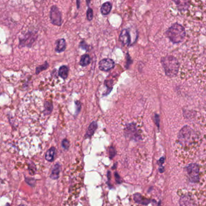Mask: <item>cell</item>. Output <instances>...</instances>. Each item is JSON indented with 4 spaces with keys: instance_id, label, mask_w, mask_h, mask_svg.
<instances>
[{
    "instance_id": "6da1fadb",
    "label": "cell",
    "mask_w": 206,
    "mask_h": 206,
    "mask_svg": "<svg viewBox=\"0 0 206 206\" xmlns=\"http://www.w3.org/2000/svg\"><path fill=\"white\" fill-rule=\"evenodd\" d=\"M161 63L167 76L173 78L177 76L180 64L176 57L172 55H168L162 58Z\"/></svg>"
},
{
    "instance_id": "7a4b0ae2",
    "label": "cell",
    "mask_w": 206,
    "mask_h": 206,
    "mask_svg": "<svg viewBox=\"0 0 206 206\" xmlns=\"http://www.w3.org/2000/svg\"><path fill=\"white\" fill-rule=\"evenodd\" d=\"M179 142L183 146L189 147L192 146L197 140V134L189 126H184L179 132Z\"/></svg>"
},
{
    "instance_id": "3957f363",
    "label": "cell",
    "mask_w": 206,
    "mask_h": 206,
    "mask_svg": "<svg viewBox=\"0 0 206 206\" xmlns=\"http://www.w3.org/2000/svg\"><path fill=\"white\" fill-rule=\"evenodd\" d=\"M166 35L174 44H179L184 38L186 31L183 26L179 23H175L166 30Z\"/></svg>"
},
{
    "instance_id": "277c9868",
    "label": "cell",
    "mask_w": 206,
    "mask_h": 206,
    "mask_svg": "<svg viewBox=\"0 0 206 206\" xmlns=\"http://www.w3.org/2000/svg\"><path fill=\"white\" fill-rule=\"evenodd\" d=\"M188 179L193 183H197L200 180V170L198 165L193 163L189 165L186 168Z\"/></svg>"
},
{
    "instance_id": "5b68a950",
    "label": "cell",
    "mask_w": 206,
    "mask_h": 206,
    "mask_svg": "<svg viewBox=\"0 0 206 206\" xmlns=\"http://www.w3.org/2000/svg\"><path fill=\"white\" fill-rule=\"evenodd\" d=\"M50 19L52 24L55 26H60L62 23L61 12L55 6H52L51 8Z\"/></svg>"
},
{
    "instance_id": "8992f818",
    "label": "cell",
    "mask_w": 206,
    "mask_h": 206,
    "mask_svg": "<svg viewBox=\"0 0 206 206\" xmlns=\"http://www.w3.org/2000/svg\"><path fill=\"white\" fill-rule=\"evenodd\" d=\"M115 62L111 59H104L99 63V68L104 71H109L114 68Z\"/></svg>"
},
{
    "instance_id": "52a82bcc",
    "label": "cell",
    "mask_w": 206,
    "mask_h": 206,
    "mask_svg": "<svg viewBox=\"0 0 206 206\" xmlns=\"http://www.w3.org/2000/svg\"><path fill=\"white\" fill-rule=\"evenodd\" d=\"M119 40L124 45H128L130 44V35L127 29L123 30L119 36Z\"/></svg>"
},
{
    "instance_id": "ba28073f",
    "label": "cell",
    "mask_w": 206,
    "mask_h": 206,
    "mask_svg": "<svg viewBox=\"0 0 206 206\" xmlns=\"http://www.w3.org/2000/svg\"><path fill=\"white\" fill-rule=\"evenodd\" d=\"M55 50L57 53H61L65 51L66 48V41L64 39H59L55 42Z\"/></svg>"
},
{
    "instance_id": "9c48e42d",
    "label": "cell",
    "mask_w": 206,
    "mask_h": 206,
    "mask_svg": "<svg viewBox=\"0 0 206 206\" xmlns=\"http://www.w3.org/2000/svg\"><path fill=\"white\" fill-rule=\"evenodd\" d=\"M36 40V37L34 36V34L32 33H27L26 38L23 40L22 42H21V44H23L24 45H27L28 46L29 44H31L34 40Z\"/></svg>"
},
{
    "instance_id": "30bf717a",
    "label": "cell",
    "mask_w": 206,
    "mask_h": 206,
    "mask_svg": "<svg viewBox=\"0 0 206 206\" xmlns=\"http://www.w3.org/2000/svg\"><path fill=\"white\" fill-rule=\"evenodd\" d=\"M97 128V124H96V122H92L91 124L89 125V128H88V129L86 132V136H85V137L86 138H89L91 137L95 132V130Z\"/></svg>"
},
{
    "instance_id": "8fae6325",
    "label": "cell",
    "mask_w": 206,
    "mask_h": 206,
    "mask_svg": "<svg viewBox=\"0 0 206 206\" xmlns=\"http://www.w3.org/2000/svg\"><path fill=\"white\" fill-rule=\"evenodd\" d=\"M112 8V5L110 2H106L103 4L101 8V12L103 15H107L109 14Z\"/></svg>"
},
{
    "instance_id": "7c38bea8",
    "label": "cell",
    "mask_w": 206,
    "mask_h": 206,
    "mask_svg": "<svg viewBox=\"0 0 206 206\" xmlns=\"http://www.w3.org/2000/svg\"><path fill=\"white\" fill-rule=\"evenodd\" d=\"M174 2L177 4V6L180 11H186L189 7V1H174Z\"/></svg>"
},
{
    "instance_id": "4fadbf2b",
    "label": "cell",
    "mask_w": 206,
    "mask_h": 206,
    "mask_svg": "<svg viewBox=\"0 0 206 206\" xmlns=\"http://www.w3.org/2000/svg\"><path fill=\"white\" fill-rule=\"evenodd\" d=\"M55 148L53 147V148H50L49 150H48V151L46 152V153L45 154V159L47 161L50 162H52V161H53V160L55 158Z\"/></svg>"
},
{
    "instance_id": "5bb4252c",
    "label": "cell",
    "mask_w": 206,
    "mask_h": 206,
    "mask_svg": "<svg viewBox=\"0 0 206 206\" xmlns=\"http://www.w3.org/2000/svg\"><path fill=\"white\" fill-rule=\"evenodd\" d=\"M69 69L67 66L63 65L59 70V76L63 79H65L68 78V76Z\"/></svg>"
},
{
    "instance_id": "9a60e30c",
    "label": "cell",
    "mask_w": 206,
    "mask_h": 206,
    "mask_svg": "<svg viewBox=\"0 0 206 206\" xmlns=\"http://www.w3.org/2000/svg\"><path fill=\"white\" fill-rule=\"evenodd\" d=\"M59 174H60V165L57 164L55 166L54 168L52 170L50 177L51 179H56L59 178Z\"/></svg>"
},
{
    "instance_id": "2e32d148",
    "label": "cell",
    "mask_w": 206,
    "mask_h": 206,
    "mask_svg": "<svg viewBox=\"0 0 206 206\" xmlns=\"http://www.w3.org/2000/svg\"><path fill=\"white\" fill-rule=\"evenodd\" d=\"M91 62V58L89 55H83L80 59V64L82 67H86Z\"/></svg>"
},
{
    "instance_id": "e0dca14e",
    "label": "cell",
    "mask_w": 206,
    "mask_h": 206,
    "mask_svg": "<svg viewBox=\"0 0 206 206\" xmlns=\"http://www.w3.org/2000/svg\"><path fill=\"white\" fill-rule=\"evenodd\" d=\"M134 200L136 202L139 204H147L149 203V201H147L148 200L145 199L143 196H142L140 194L137 193L135 194L134 196Z\"/></svg>"
},
{
    "instance_id": "ac0fdd59",
    "label": "cell",
    "mask_w": 206,
    "mask_h": 206,
    "mask_svg": "<svg viewBox=\"0 0 206 206\" xmlns=\"http://www.w3.org/2000/svg\"><path fill=\"white\" fill-rule=\"evenodd\" d=\"M53 104L50 102H46L45 103V114L48 115L50 114L53 110Z\"/></svg>"
},
{
    "instance_id": "d6986e66",
    "label": "cell",
    "mask_w": 206,
    "mask_h": 206,
    "mask_svg": "<svg viewBox=\"0 0 206 206\" xmlns=\"http://www.w3.org/2000/svg\"><path fill=\"white\" fill-rule=\"evenodd\" d=\"M48 67V64L46 62L43 65H42L41 66H39V67H37L36 71V74H38V73H39L41 71H43V70H44V69H47Z\"/></svg>"
},
{
    "instance_id": "ffe728a7",
    "label": "cell",
    "mask_w": 206,
    "mask_h": 206,
    "mask_svg": "<svg viewBox=\"0 0 206 206\" xmlns=\"http://www.w3.org/2000/svg\"><path fill=\"white\" fill-rule=\"evenodd\" d=\"M94 15H93V11L91 8H89L87 11V18L89 21H91L93 18Z\"/></svg>"
},
{
    "instance_id": "44dd1931",
    "label": "cell",
    "mask_w": 206,
    "mask_h": 206,
    "mask_svg": "<svg viewBox=\"0 0 206 206\" xmlns=\"http://www.w3.org/2000/svg\"><path fill=\"white\" fill-rule=\"evenodd\" d=\"M62 146L64 149H68L69 147V142L68 141V140L65 139L63 140L62 141Z\"/></svg>"
},
{
    "instance_id": "7402d4cb",
    "label": "cell",
    "mask_w": 206,
    "mask_h": 206,
    "mask_svg": "<svg viewBox=\"0 0 206 206\" xmlns=\"http://www.w3.org/2000/svg\"><path fill=\"white\" fill-rule=\"evenodd\" d=\"M116 154V151L115 150V149L112 147H111L109 149V155H110V158H111L112 157H113Z\"/></svg>"
},
{
    "instance_id": "603a6c76",
    "label": "cell",
    "mask_w": 206,
    "mask_h": 206,
    "mask_svg": "<svg viewBox=\"0 0 206 206\" xmlns=\"http://www.w3.org/2000/svg\"><path fill=\"white\" fill-rule=\"evenodd\" d=\"M25 206V205H21V206Z\"/></svg>"
}]
</instances>
